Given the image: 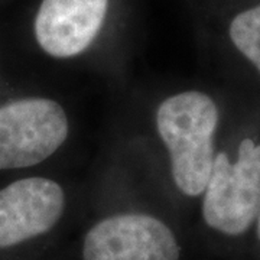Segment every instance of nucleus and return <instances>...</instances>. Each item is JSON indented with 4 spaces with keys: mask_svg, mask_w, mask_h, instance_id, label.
Masks as SVG:
<instances>
[{
    "mask_svg": "<svg viewBox=\"0 0 260 260\" xmlns=\"http://www.w3.org/2000/svg\"><path fill=\"white\" fill-rule=\"evenodd\" d=\"M64 107L51 99H22L0 107V171L44 162L68 138Z\"/></svg>",
    "mask_w": 260,
    "mask_h": 260,
    "instance_id": "7ed1b4c3",
    "label": "nucleus"
},
{
    "mask_svg": "<svg viewBox=\"0 0 260 260\" xmlns=\"http://www.w3.org/2000/svg\"><path fill=\"white\" fill-rule=\"evenodd\" d=\"M217 124V104L203 91H181L159 104V138L169 152L175 186L186 197L203 194L210 179L215 159Z\"/></svg>",
    "mask_w": 260,
    "mask_h": 260,
    "instance_id": "f257e3e1",
    "label": "nucleus"
},
{
    "mask_svg": "<svg viewBox=\"0 0 260 260\" xmlns=\"http://www.w3.org/2000/svg\"><path fill=\"white\" fill-rule=\"evenodd\" d=\"M65 210V192L54 179L25 178L0 189V249L54 229Z\"/></svg>",
    "mask_w": 260,
    "mask_h": 260,
    "instance_id": "39448f33",
    "label": "nucleus"
},
{
    "mask_svg": "<svg viewBox=\"0 0 260 260\" xmlns=\"http://www.w3.org/2000/svg\"><path fill=\"white\" fill-rule=\"evenodd\" d=\"M181 247L164 221L146 214L107 217L90 229L84 260H179Z\"/></svg>",
    "mask_w": 260,
    "mask_h": 260,
    "instance_id": "20e7f679",
    "label": "nucleus"
},
{
    "mask_svg": "<svg viewBox=\"0 0 260 260\" xmlns=\"http://www.w3.org/2000/svg\"><path fill=\"white\" fill-rule=\"evenodd\" d=\"M109 0H42L35 19L39 47L54 58H73L93 44Z\"/></svg>",
    "mask_w": 260,
    "mask_h": 260,
    "instance_id": "423d86ee",
    "label": "nucleus"
},
{
    "mask_svg": "<svg viewBox=\"0 0 260 260\" xmlns=\"http://www.w3.org/2000/svg\"><path fill=\"white\" fill-rule=\"evenodd\" d=\"M203 194L208 227L227 236L247 232L260 213V143L246 138L234 159L225 152L215 155Z\"/></svg>",
    "mask_w": 260,
    "mask_h": 260,
    "instance_id": "f03ea898",
    "label": "nucleus"
},
{
    "mask_svg": "<svg viewBox=\"0 0 260 260\" xmlns=\"http://www.w3.org/2000/svg\"><path fill=\"white\" fill-rule=\"evenodd\" d=\"M257 218H259V220H257V237H259V240H260V213Z\"/></svg>",
    "mask_w": 260,
    "mask_h": 260,
    "instance_id": "6e6552de",
    "label": "nucleus"
},
{
    "mask_svg": "<svg viewBox=\"0 0 260 260\" xmlns=\"http://www.w3.org/2000/svg\"><path fill=\"white\" fill-rule=\"evenodd\" d=\"M230 39L260 74V5L236 15L230 23Z\"/></svg>",
    "mask_w": 260,
    "mask_h": 260,
    "instance_id": "0eeeda50",
    "label": "nucleus"
}]
</instances>
